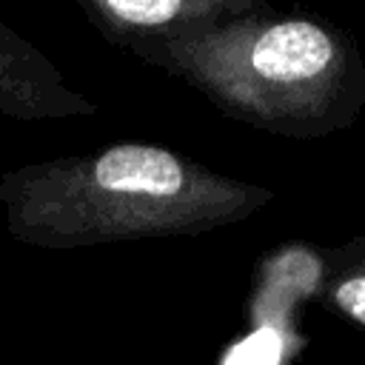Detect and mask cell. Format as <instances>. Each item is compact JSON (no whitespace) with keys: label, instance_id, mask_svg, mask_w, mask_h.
I'll list each match as a JSON object with an SVG mask.
<instances>
[{"label":"cell","instance_id":"obj_1","mask_svg":"<svg viewBox=\"0 0 365 365\" xmlns=\"http://www.w3.org/2000/svg\"><path fill=\"white\" fill-rule=\"evenodd\" d=\"M9 231L40 248L200 234L254 214L268 191L214 177L165 148L114 145L9 177Z\"/></svg>","mask_w":365,"mask_h":365},{"label":"cell","instance_id":"obj_2","mask_svg":"<svg viewBox=\"0 0 365 365\" xmlns=\"http://www.w3.org/2000/svg\"><path fill=\"white\" fill-rule=\"evenodd\" d=\"M214 88L257 123L319 137L356 120L365 103L359 51L308 17H282L222 40L208 63Z\"/></svg>","mask_w":365,"mask_h":365},{"label":"cell","instance_id":"obj_3","mask_svg":"<svg viewBox=\"0 0 365 365\" xmlns=\"http://www.w3.org/2000/svg\"><path fill=\"white\" fill-rule=\"evenodd\" d=\"M319 297L328 311L365 328V237H356L325 257Z\"/></svg>","mask_w":365,"mask_h":365},{"label":"cell","instance_id":"obj_4","mask_svg":"<svg viewBox=\"0 0 365 365\" xmlns=\"http://www.w3.org/2000/svg\"><path fill=\"white\" fill-rule=\"evenodd\" d=\"M106 9L131 26H165L185 9V0H103Z\"/></svg>","mask_w":365,"mask_h":365}]
</instances>
